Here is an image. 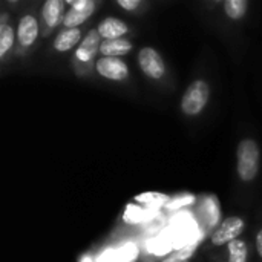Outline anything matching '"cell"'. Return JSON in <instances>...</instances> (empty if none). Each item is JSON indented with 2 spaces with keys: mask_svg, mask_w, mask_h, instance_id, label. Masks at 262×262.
Masks as SVG:
<instances>
[{
  "mask_svg": "<svg viewBox=\"0 0 262 262\" xmlns=\"http://www.w3.org/2000/svg\"><path fill=\"white\" fill-rule=\"evenodd\" d=\"M37 35H38V23L34 15L26 14L25 17H21V20L18 23V29H17L18 43L21 46L28 48L37 40Z\"/></svg>",
  "mask_w": 262,
  "mask_h": 262,
  "instance_id": "52a82bcc",
  "label": "cell"
},
{
  "mask_svg": "<svg viewBox=\"0 0 262 262\" xmlns=\"http://www.w3.org/2000/svg\"><path fill=\"white\" fill-rule=\"evenodd\" d=\"M210 97V88L204 80L193 81L183 95L181 109L186 115H198L207 104Z\"/></svg>",
  "mask_w": 262,
  "mask_h": 262,
  "instance_id": "7a4b0ae2",
  "label": "cell"
},
{
  "mask_svg": "<svg viewBox=\"0 0 262 262\" xmlns=\"http://www.w3.org/2000/svg\"><path fill=\"white\" fill-rule=\"evenodd\" d=\"M71 5H72L71 9L66 12L63 18V25L66 26V29L78 28L95 11V2L92 0H77V2H71Z\"/></svg>",
  "mask_w": 262,
  "mask_h": 262,
  "instance_id": "5b68a950",
  "label": "cell"
},
{
  "mask_svg": "<svg viewBox=\"0 0 262 262\" xmlns=\"http://www.w3.org/2000/svg\"><path fill=\"white\" fill-rule=\"evenodd\" d=\"M229 262H247V244L241 239H235L229 244Z\"/></svg>",
  "mask_w": 262,
  "mask_h": 262,
  "instance_id": "5bb4252c",
  "label": "cell"
},
{
  "mask_svg": "<svg viewBox=\"0 0 262 262\" xmlns=\"http://www.w3.org/2000/svg\"><path fill=\"white\" fill-rule=\"evenodd\" d=\"M193 201V198H180V200H177V201H173V203H170V209H177L178 206H183V204H189V203H192Z\"/></svg>",
  "mask_w": 262,
  "mask_h": 262,
  "instance_id": "44dd1931",
  "label": "cell"
},
{
  "mask_svg": "<svg viewBox=\"0 0 262 262\" xmlns=\"http://www.w3.org/2000/svg\"><path fill=\"white\" fill-rule=\"evenodd\" d=\"M256 249H258V253L262 258V230H259L258 236H256Z\"/></svg>",
  "mask_w": 262,
  "mask_h": 262,
  "instance_id": "7402d4cb",
  "label": "cell"
},
{
  "mask_svg": "<svg viewBox=\"0 0 262 262\" xmlns=\"http://www.w3.org/2000/svg\"><path fill=\"white\" fill-rule=\"evenodd\" d=\"M109 261H115V252L114 250H106L100 258H98V262H109Z\"/></svg>",
  "mask_w": 262,
  "mask_h": 262,
  "instance_id": "ffe728a7",
  "label": "cell"
},
{
  "mask_svg": "<svg viewBox=\"0 0 262 262\" xmlns=\"http://www.w3.org/2000/svg\"><path fill=\"white\" fill-rule=\"evenodd\" d=\"M192 253V249H186V250H181V252H178L177 255H173L172 258H167V259H164L163 262H183L184 259H187V256Z\"/></svg>",
  "mask_w": 262,
  "mask_h": 262,
  "instance_id": "e0dca14e",
  "label": "cell"
},
{
  "mask_svg": "<svg viewBox=\"0 0 262 262\" xmlns=\"http://www.w3.org/2000/svg\"><path fill=\"white\" fill-rule=\"evenodd\" d=\"M246 223L239 216H232L223 221V224L212 233V244L213 246H224L230 244L232 241L238 239L243 233Z\"/></svg>",
  "mask_w": 262,
  "mask_h": 262,
  "instance_id": "3957f363",
  "label": "cell"
},
{
  "mask_svg": "<svg viewBox=\"0 0 262 262\" xmlns=\"http://www.w3.org/2000/svg\"><path fill=\"white\" fill-rule=\"evenodd\" d=\"M247 0H226L224 2V9H226V14L233 18V20H239L246 15V11H247Z\"/></svg>",
  "mask_w": 262,
  "mask_h": 262,
  "instance_id": "4fadbf2b",
  "label": "cell"
},
{
  "mask_svg": "<svg viewBox=\"0 0 262 262\" xmlns=\"http://www.w3.org/2000/svg\"><path fill=\"white\" fill-rule=\"evenodd\" d=\"M95 69L104 78L115 80V81H121V80L127 78V75H129L127 64L118 57H101V58H98Z\"/></svg>",
  "mask_w": 262,
  "mask_h": 262,
  "instance_id": "8992f818",
  "label": "cell"
},
{
  "mask_svg": "<svg viewBox=\"0 0 262 262\" xmlns=\"http://www.w3.org/2000/svg\"><path fill=\"white\" fill-rule=\"evenodd\" d=\"M118 5H120L123 9L135 11V9L140 6V0H118Z\"/></svg>",
  "mask_w": 262,
  "mask_h": 262,
  "instance_id": "ac0fdd59",
  "label": "cell"
},
{
  "mask_svg": "<svg viewBox=\"0 0 262 262\" xmlns=\"http://www.w3.org/2000/svg\"><path fill=\"white\" fill-rule=\"evenodd\" d=\"M63 11H64V3L61 0H48L43 5V9H41V15H43L45 23L49 28L57 26L60 23L61 17H63Z\"/></svg>",
  "mask_w": 262,
  "mask_h": 262,
  "instance_id": "8fae6325",
  "label": "cell"
},
{
  "mask_svg": "<svg viewBox=\"0 0 262 262\" xmlns=\"http://www.w3.org/2000/svg\"><path fill=\"white\" fill-rule=\"evenodd\" d=\"M138 256V249L134 244H126L115 252V262H134Z\"/></svg>",
  "mask_w": 262,
  "mask_h": 262,
  "instance_id": "2e32d148",
  "label": "cell"
},
{
  "mask_svg": "<svg viewBox=\"0 0 262 262\" xmlns=\"http://www.w3.org/2000/svg\"><path fill=\"white\" fill-rule=\"evenodd\" d=\"M98 32L104 40L121 38L127 32V25L115 17H107L98 25Z\"/></svg>",
  "mask_w": 262,
  "mask_h": 262,
  "instance_id": "9c48e42d",
  "label": "cell"
},
{
  "mask_svg": "<svg viewBox=\"0 0 262 262\" xmlns=\"http://www.w3.org/2000/svg\"><path fill=\"white\" fill-rule=\"evenodd\" d=\"M81 37V31L78 28H72V29H64L61 31L55 40H54V48L60 52H66L69 49H72Z\"/></svg>",
  "mask_w": 262,
  "mask_h": 262,
  "instance_id": "7c38bea8",
  "label": "cell"
},
{
  "mask_svg": "<svg viewBox=\"0 0 262 262\" xmlns=\"http://www.w3.org/2000/svg\"><path fill=\"white\" fill-rule=\"evenodd\" d=\"M238 175L243 181H252L259 169V147L255 140H243L238 146Z\"/></svg>",
  "mask_w": 262,
  "mask_h": 262,
  "instance_id": "6da1fadb",
  "label": "cell"
},
{
  "mask_svg": "<svg viewBox=\"0 0 262 262\" xmlns=\"http://www.w3.org/2000/svg\"><path fill=\"white\" fill-rule=\"evenodd\" d=\"M138 63H140L141 71L150 78L158 80L166 72L164 61L154 48H143L138 54Z\"/></svg>",
  "mask_w": 262,
  "mask_h": 262,
  "instance_id": "277c9868",
  "label": "cell"
},
{
  "mask_svg": "<svg viewBox=\"0 0 262 262\" xmlns=\"http://www.w3.org/2000/svg\"><path fill=\"white\" fill-rule=\"evenodd\" d=\"M14 43V31L9 25L2 26L0 31V57H5V54L11 49Z\"/></svg>",
  "mask_w": 262,
  "mask_h": 262,
  "instance_id": "9a60e30c",
  "label": "cell"
},
{
  "mask_svg": "<svg viewBox=\"0 0 262 262\" xmlns=\"http://www.w3.org/2000/svg\"><path fill=\"white\" fill-rule=\"evenodd\" d=\"M130 49H132V43L123 37L114 40H104L101 41L100 46V52L103 54V57H120L130 52Z\"/></svg>",
  "mask_w": 262,
  "mask_h": 262,
  "instance_id": "30bf717a",
  "label": "cell"
},
{
  "mask_svg": "<svg viewBox=\"0 0 262 262\" xmlns=\"http://www.w3.org/2000/svg\"><path fill=\"white\" fill-rule=\"evenodd\" d=\"M138 200H140V201H150V200H155V201H166V196H164V195H158V193H149V195H140Z\"/></svg>",
  "mask_w": 262,
  "mask_h": 262,
  "instance_id": "d6986e66",
  "label": "cell"
},
{
  "mask_svg": "<svg viewBox=\"0 0 262 262\" xmlns=\"http://www.w3.org/2000/svg\"><path fill=\"white\" fill-rule=\"evenodd\" d=\"M100 37L101 35H100L98 29H91L86 34V37L81 40V43L77 49V57L81 61H89L97 55V52L100 51V46H101Z\"/></svg>",
  "mask_w": 262,
  "mask_h": 262,
  "instance_id": "ba28073f",
  "label": "cell"
}]
</instances>
